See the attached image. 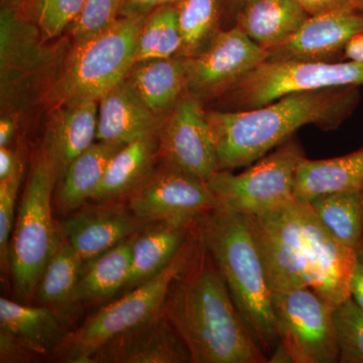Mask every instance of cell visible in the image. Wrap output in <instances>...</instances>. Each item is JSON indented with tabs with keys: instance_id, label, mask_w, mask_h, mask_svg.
<instances>
[{
	"instance_id": "cell-1",
	"label": "cell",
	"mask_w": 363,
	"mask_h": 363,
	"mask_svg": "<svg viewBox=\"0 0 363 363\" xmlns=\"http://www.w3.org/2000/svg\"><path fill=\"white\" fill-rule=\"evenodd\" d=\"M272 293L310 288L337 306L350 298L355 250L345 247L297 200L262 215H245Z\"/></svg>"
},
{
	"instance_id": "cell-2",
	"label": "cell",
	"mask_w": 363,
	"mask_h": 363,
	"mask_svg": "<svg viewBox=\"0 0 363 363\" xmlns=\"http://www.w3.org/2000/svg\"><path fill=\"white\" fill-rule=\"evenodd\" d=\"M162 313L187 346L191 363L269 362L200 236L194 257L172 283Z\"/></svg>"
},
{
	"instance_id": "cell-3",
	"label": "cell",
	"mask_w": 363,
	"mask_h": 363,
	"mask_svg": "<svg viewBox=\"0 0 363 363\" xmlns=\"http://www.w3.org/2000/svg\"><path fill=\"white\" fill-rule=\"evenodd\" d=\"M360 99L359 87L331 88L291 93L247 111L206 112L219 171L250 166L303 126L336 130L352 116Z\"/></svg>"
},
{
	"instance_id": "cell-4",
	"label": "cell",
	"mask_w": 363,
	"mask_h": 363,
	"mask_svg": "<svg viewBox=\"0 0 363 363\" xmlns=\"http://www.w3.org/2000/svg\"><path fill=\"white\" fill-rule=\"evenodd\" d=\"M196 228L250 336L267 358L279 339L272 292L245 215L219 205L196 220Z\"/></svg>"
},
{
	"instance_id": "cell-5",
	"label": "cell",
	"mask_w": 363,
	"mask_h": 363,
	"mask_svg": "<svg viewBox=\"0 0 363 363\" xmlns=\"http://www.w3.org/2000/svg\"><path fill=\"white\" fill-rule=\"evenodd\" d=\"M40 28L16 6L2 0L0 9V98L2 116H16L47 97L64 61L63 48L47 45Z\"/></svg>"
},
{
	"instance_id": "cell-6",
	"label": "cell",
	"mask_w": 363,
	"mask_h": 363,
	"mask_svg": "<svg viewBox=\"0 0 363 363\" xmlns=\"http://www.w3.org/2000/svg\"><path fill=\"white\" fill-rule=\"evenodd\" d=\"M145 18L121 16L104 32L74 43L45 98L52 108L81 100H99L123 82L135 64L136 39Z\"/></svg>"
},
{
	"instance_id": "cell-7",
	"label": "cell",
	"mask_w": 363,
	"mask_h": 363,
	"mask_svg": "<svg viewBox=\"0 0 363 363\" xmlns=\"http://www.w3.org/2000/svg\"><path fill=\"white\" fill-rule=\"evenodd\" d=\"M198 245L195 222L188 240L164 271L88 317L79 328L67 334L52 357L61 362L88 363L107 341L161 314L172 283L194 257Z\"/></svg>"
},
{
	"instance_id": "cell-8",
	"label": "cell",
	"mask_w": 363,
	"mask_h": 363,
	"mask_svg": "<svg viewBox=\"0 0 363 363\" xmlns=\"http://www.w3.org/2000/svg\"><path fill=\"white\" fill-rule=\"evenodd\" d=\"M56 183L55 169L43 150L30 169L9 247L13 290L21 301L35 297L45 267L63 240L60 224L52 218Z\"/></svg>"
},
{
	"instance_id": "cell-9",
	"label": "cell",
	"mask_w": 363,
	"mask_h": 363,
	"mask_svg": "<svg viewBox=\"0 0 363 363\" xmlns=\"http://www.w3.org/2000/svg\"><path fill=\"white\" fill-rule=\"evenodd\" d=\"M304 150L296 136L281 143L240 174L218 171L208 186L222 206L262 215L295 199L296 174Z\"/></svg>"
},
{
	"instance_id": "cell-10",
	"label": "cell",
	"mask_w": 363,
	"mask_h": 363,
	"mask_svg": "<svg viewBox=\"0 0 363 363\" xmlns=\"http://www.w3.org/2000/svg\"><path fill=\"white\" fill-rule=\"evenodd\" d=\"M363 86V62L266 61L219 98L220 111H247L291 93Z\"/></svg>"
},
{
	"instance_id": "cell-11",
	"label": "cell",
	"mask_w": 363,
	"mask_h": 363,
	"mask_svg": "<svg viewBox=\"0 0 363 363\" xmlns=\"http://www.w3.org/2000/svg\"><path fill=\"white\" fill-rule=\"evenodd\" d=\"M279 342L293 363L339 362L335 306L310 288L272 293Z\"/></svg>"
},
{
	"instance_id": "cell-12",
	"label": "cell",
	"mask_w": 363,
	"mask_h": 363,
	"mask_svg": "<svg viewBox=\"0 0 363 363\" xmlns=\"http://www.w3.org/2000/svg\"><path fill=\"white\" fill-rule=\"evenodd\" d=\"M182 59L186 93L203 104L219 99L266 62L267 51L236 26L218 30L202 51Z\"/></svg>"
},
{
	"instance_id": "cell-13",
	"label": "cell",
	"mask_w": 363,
	"mask_h": 363,
	"mask_svg": "<svg viewBox=\"0 0 363 363\" xmlns=\"http://www.w3.org/2000/svg\"><path fill=\"white\" fill-rule=\"evenodd\" d=\"M164 164L207 182L219 171L218 156L203 104L188 93L164 117L159 133Z\"/></svg>"
},
{
	"instance_id": "cell-14",
	"label": "cell",
	"mask_w": 363,
	"mask_h": 363,
	"mask_svg": "<svg viewBox=\"0 0 363 363\" xmlns=\"http://www.w3.org/2000/svg\"><path fill=\"white\" fill-rule=\"evenodd\" d=\"M128 198L133 213L147 223L194 221L220 205L207 182L166 164Z\"/></svg>"
},
{
	"instance_id": "cell-15",
	"label": "cell",
	"mask_w": 363,
	"mask_h": 363,
	"mask_svg": "<svg viewBox=\"0 0 363 363\" xmlns=\"http://www.w3.org/2000/svg\"><path fill=\"white\" fill-rule=\"evenodd\" d=\"M363 33V13L355 7L310 16L283 44L267 50L266 61L335 62Z\"/></svg>"
},
{
	"instance_id": "cell-16",
	"label": "cell",
	"mask_w": 363,
	"mask_h": 363,
	"mask_svg": "<svg viewBox=\"0 0 363 363\" xmlns=\"http://www.w3.org/2000/svg\"><path fill=\"white\" fill-rule=\"evenodd\" d=\"M149 224L136 216L128 204L111 200L78 208L60 224V228L86 264Z\"/></svg>"
},
{
	"instance_id": "cell-17",
	"label": "cell",
	"mask_w": 363,
	"mask_h": 363,
	"mask_svg": "<svg viewBox=\"0 0 363 363\" xmlns=\"http://www.w3.org/2000/svg\"><path fill=\"white\" fill-rule=\"evenodd\" d=\"M190 353L164 314L107 341L88 363H188Z\"/></svg>"
},
{
	"instance_id": "cell-18",
	"label": "cell",
	"mask_w": 363,
	"mask_h": 363,
	"mask_svg": "<svg viewBox=\"0 0 363 363\" xmlns=\"http://www.w3.org/2000/svg\"><path fill=\"white\" fill-rule=\"evenodd\" d=\"M99 100L85 99L62 105L52 111L45 140V152L57 182L71 162L97 140Z\"/></svg>"
},
{
	"instance_id": "cell-19",
	"label": "cell",
	"mask_w": 363,
	"mask_h": 363,
	"mask_svg": "<svg viewBox=\"0 0 363 363\" xmlns=\"http://www.w3.org/2000/svg\"><path fill=\"white\" fill-rule=\"evenodd\" d=\"M164 119L150 111L123 80L99 99L97 140L126 145L157 136Z\"/></svg>"
},
{
	"instance_id": "cell-20",
	"label": "cell",
	"mask_w": 363,
	"mask_h": 363,
	"mask_svg": "<svg viewBox=\"0 0 363 363\" xmlns=\"http://www.w3.org/2000/svg\"><path fill=\"white\" fill-rule=\"evenodd\" d=\"M196 220L154 222L136 233L131 247V271L126 290L147 283L164 271L188 240Z\"/></svg>"
},
{
	"instance_id": "cell-21",
	"label": "cell",
	"mask_w": 363,
	"mask_h": 363,
	"mask_svg": "<svg viewBox=\"0 0 363 363\" xmlns=\"http://www.w3.org/2000/svg\"><path fill=\"white\" fill-rule=\"evenodd\" d=\"M309 16L297 0H245L238 26L267 51L283 44Z\"/></svg>"
},
{
	"instance_id": "cell-22",
	"label": "cell",
	"mask_w": 363,
	"mask_h": 363,
	"mask_svg": "<svg viewBox=\"0 0 363 363\" xmlns=\"http://www.w3.org/2000/svg\"><path fill=\"white\" fill-rule=\"evenodd\" d=\"M124 81L150 111L164 118L186 92L183 59L136 62Z\"/></svg>"
},
{
	"instance_id": "cell-23",
	"label": "cell",
	"mask_w": 363,
	"mask_h": 363,
	"mask_svg": "<svg viewBox=\"0 0 363 363\" xmlns=\"http://www.w3.org/2000/svg\"><path fill=\"white\" fill-rule=\"evenodd\" d=\"M363 187V147L325 160L303 157L296 174L295 199L309 203L319 196Z\"/></svg>"
},
{
	"instance_id": "cell-24",
	"label": "cell",
	"mask_w": 363,
	"mask_h": 363,
	"mask_svg": "<svg viewBox=\"0 0 363 363\" xmlns=\"http://www.w3.org/2000/svg\"><path fill=\"white\" fill-rule=\"evenodd\" d=\"M0 329L11 332L40 357L54 355L67 334L56 313L45 306H30L0 298Z\"/></svg>"
},
{
	"instance_id": "cell-25",
	"label": "cell",
	"mask_w": 363,
	"mask_h": 363,
	"mask_svg": "<svg viewBox=\"0 0 363 363\" xmlns=\"http://www.w3.org/2000/svg\"><path fill=\"white\" fill-rule=\"evenodd\" d=\"M157 152L159 143H156V136L124 145L109 162L92 200L111 201L133 194L154 172Z\"/></svg>"
},
{
	"instance_id": "cell-26",
	"label": "cell",
	"mask_w": 363,
	"mask_h": 363,
	"mask_svg": "<svg viewBox=\"0 0 363 363\" xmlns=\"http://www.w3.org/2000/svg\"><path fill=\"white\" fill-rule=\"evenodd\" d=\"M124 145L99 142L93 143L71 162L60 180L56 206L63 212H73L92 200L114 155Z\"/></svg>"
},
{
	"instance_id": "cell-27",
	"label": "cell",
	"mask_w": 363,
	"mask_h": 363,
	"mask_svg": "<svg viewBox=\"0 0 363 363\" xmlns=\"http://www.w3.org/2000/svg\"><path fill=\"white\" fill-rule=\"evenodd\" d=\"M133 238L85 264L74 296L75 306L104 302L125 289L130 277Z\"/></svg>"
},
{
	"instance_id": "cell-28",
	"label": "cell",
	"mask_w": 363,
	"mask_h": 363,
	"mask_svg": "<svg viewBox=\"0 0 363 363\" xmlns=\"http://www.w3.org/2000/svg\"><path fill=\"white\" fill-rule=\"evenodd\" d=\"M84 267V262L63 238L45 267L33 298L62 320V315L75 307L74 296Z\"/></svg>"
},
{
	"instance_id": "cell-29",
	"label": "cell",
	"mask_w": 363,
	"mask_h": 363,
	"mask_svg": "<svg viewBox=\"0 0 363 363\" xmlns=\"http://www.w3.org/2000/svg\"><path fill=\"white\" fill-rule=\"evenodd\" d=\"M307 204L341 245L355 250L362 242L363 187L319 196Z\"/></svg>"
},
{
	"instance_id": "cell-30",
	"label": "cell",
	"mask_w": 363,
	"mask_h": 363,
	"mask_svg": "<svg viewBox=\"0 0 363 363\" xmlns=\"http://www.w3.org/2000/svg\"><path fill=\"white\" fill-rule=\"evenodd\" d=\"M182 35L175 6L159 7L145 16L136 39V62L178 57Z\"/></svg>"
},
{
	"instance_id": "cell-31",
	"label": "cell",
	"mask_w": 363,
	"mask_h": 363,
	"mask_svg": "<svg viewBox=\"0 0 363 363\" xmlns=\"http://www.w3.org/2000/svg\"><path fill=\"white\" fill-rule=\"evenodd\" d=\"M179 28L182 35V49L178 57L193 56L202 51L212 40L219 18V0H180L175 4Z\"/></svg>"
},
{
	"instance_id": "cell-32",
	"label": "cell",
	"mask_w": 363,
	"mask_h": 363,
	"mask_svg": "<svg viewBox=\"0 0 363 363\" xmlns=\"http://www.w3.org/2000/svg\"><path fill=\"white\" fill-rule=\"evenodd\" d=\"M26 16L37 25L45 40H51L71 26L85 0H13Z\"/></svg>"
},
{
	"instance_id": "cell-33",
	"label": "cell",
	"mask_w": 363,
	"mask_h": 363,
	"mask_svg": "<svg viewBox=\"0 0 363 363\" xmlns=\"http://www.w3.org/2000/svg\"><path fill=\"white\" fill-rule=\"evenodd\" d=\"M337 332L339 362L363 363V310L348 298L333 312Z\"/></svg>"
},
{
	"instance_id": "cell-34",
	"label": "cell",
	"mask_w": 363,
	"mask_h": 363,
	"mask_svg": "<svg viewBox=\"0 0 363 363\" xmlns=\"http://www.w3.org/2000/svg\"><path fill=\"white\" fill-rule=\"evenodd\" d=\"M125 0H85L82 11L72 23L74 43L90 39L111 28L121 18Z\"/></svg>"
},
{
	"instance_id": "cell-35",
	"label": "cell",
	"mask_w": 363,
	"mask_h": 363,
	"mask_svg": "<svg viewBox=\"0 0 363 363\" xmlns=\"http://www.w3.org/2000/svg\"><path fill=\"white\" fill-rule=\"evenodd\" d=\"M23 164L16 172L0 181V259L2 271L9 269V247L13 235L14 222V210L20 189Z\"/></svg>"
},
{
	"instance_id": "cell-36",
	"label": "cell",
	"mask_w": 363,
	"mask_h": 363,
	"mask_svg": "<svg viewBox=\"0 0 363 363\" xmlns=\"http://www.w3.org/2000/svg\"><path fill=\"white\" fill-rule=\"evenodd\" d=\"M40 355L11 332L0 329V362L25 363Z\"/></svg>"
},
{
	"instance_id": "cell-37",
	"label": "cell",
	"mask_w": 363,
	"mask_h": 363,
	"mask_svg": "<svg viewBox=\"0 0 363 363\" xmlns=\"http://www.w3.org/2000/svg\"><path fill=\"white\" fill-rule=\"evenodd\" d=\"M179 1L180 0H125L121 16L145 18L159 7L175 6Z\"/></svg>"
},
{
	"instance_id": "cell-38",
	"label": "cell",
	"mask_w": 363,
	"mask_h": 363,
	"mask_svg": "<svg viewBox=\"0 0 363 363\" xmlns=\"http://www.w3.org/2000/svg\"><path fill=\"white\" fill-rule=\"evenodd\" d=\"M350 298L363 310V240L355 248L354 264L350 281Z\"/></svg>"
},
{
	"instance_id": "cell-39",
	"label": "cell",
	"mask_w": 363,
	"mask_h": 363,
	"mask_svg": "<svg viewBox=\"0 0 363 363\" xmlns=\"http://www.w3.org/2000/svg\"><path fill=\"white\" fill-rule=\"evenodd\" d=\"M309 16H317L338 11V9L355 7L354 0H297Z\"/></svg>"
},
{
	"instance_id": "cell-40",
	"label": "cell",
	"mask_w": 363,
	"mask_h": 363,
	"mask_svg": "<svg viewBox=\"0 0 363 363\" xmlns=\"http://www.w3.org/2000/svg\"><path fill=\"white\" fill-rule=\"evenodd\" d=\"M21 164L20 159L13 150L7 147H0V181L13 175Z\"/></svg>"
},
{
	"instance_id": "cell-41",
	"label": "cell",
	"mask_w": 363,
	"mask_h": 363,
	"mask_svg": "<svg viewBox=\"0 0 363 363\" xmlns=\"http://www.w3.org/2000/svg\"><path fill=\"white\" fill-rule=\"evenodd\" d=\"M344 58L350 61L363 62V33L355 35L346 45Z\"/></svg>"
},
{
	"instance_id": "cell-42",
	"label": "cell",
	"mask_w": 363,
	"mask_h": 363,
	"mask_svg": "<svg viewBox=\"0 0 363 363\" xmlns=\"http://www.w3.org/2000/svg\"><path fill=\"white\" fill-rule=\"evenodd\" d=\"M16 123L14 117L2 116L0 121V147H7L16 131Z\"/></svg>"
},
{
	"instance_id": "cell-43",
	"label": "cell",
	"mask_w": 363,
	"mask_h": 363,
	"mask_svg": "<svg viewBox=\"0 0 363 363\" xmlns=\"http://www.w3.org/2000/svg\"><path fill=\"white\" fill-rule=\"evenodd\" d=\"M354 6L355 9H357L358 11L363 13V0H354Z\"/></svg>"
},
{
	"instance_id": "cell-44",
	"label": "cell",
	"mask_w": 363,
	"mask_h": 363,
	"mask_svg": "<svg viewBox=\"0 0 363 363\" xmlns=\"http://www.w3.org/2000/svg\"><path fill=\"white\" fill-rule=\"evenodd\" d=\"M229 1L233 2V4H238V6H241V4L245 2V0H229Z\"/></svg>"
}]
</instances>
